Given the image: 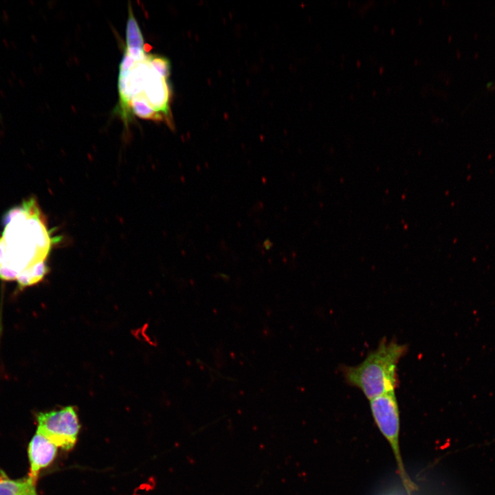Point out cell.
Segmentation results:
<instances>
[{
    "label": "cell",
    "mask_w": 495,
    "mask_h": 495,
    "mask_svg": "<svg viewBox=\"0 0 495 495\" xmlns=\"http://www.w3.org/2000/svg\"><path fill=\"white\" fill-rule=\"evenodd\" d=\"M407 351L406 344L384 338L361 363L343 366V377L349 385L360 389L369 400L395 391L399 384L397 364Z\"/></svg>",
    "instance_id": "cell-3"
},
{
    "label": "cell",
    "mask_w": 495,
    "mask_h": 495,
    "mask_svg": "<svg viewBox=\"0 0 495 495\" xmlns=\"http://www.w3.org/2000/svg\"><path fill=\"white\" fill-rule=\"evenodd\" d=\"M142 32L131 6L126 48L119 67L117 111L127 124L133 116L173 127L170 63L164 56L146 52Z\"/></svg>",
    "instance_id": "cell-1"
},
{
    "label": "cell",
    "mask_w": 495,
    "mask_h": 495,
    "mask_svg": "<svg viewBox=\"0 0 495 495\" xmlns=\"http://www.w3.org/2000/svg\"><path fill=\"white\" fill-rule=\"evenodd\" d=\"M35 485L36 483L28 477L12 480L2 474L0 476V495H28L36 491Z\"/></svg>",
    "instance_id": "cell-7"
},
{
    "label": "cell",
    "mask_w": 495,
    "mask_h": 495,
    "mask_svg": "<svg viewBox=\"0 0 495 495\" xmlns=\"http://www.w3.org/2000/svg\"><path fill=\"white\" fill-rule=\"evenodd\" d=\"M57 446L38 432H36L28 447L30 463L28 478L36 483L39 472L48 466L54 459Z\"/></svg>",
    "instance_id": "cell-6"
},
{
    "label": "cell",
    "mask_w": 495,
    "mask_h": 495,
    "mask_svg": "<svg viewBox=\"0 0 495 495\" xmlns=\"http://www.w3.org/2000/svg\"><path fill=\"white\" fill-rule=\"evenodd\" d=\"M37 432L57 447L70 450L76 444L80 424L75 408L66 406L59 410L40 412L37 417Z\"/></svg>",
    "instance_id": "cell-5"
},
{
    "label": "cell",
    "mask_w": 495,
    "mask_h": 495,
    "mask_svg": "<svg viewBox=\"0 0 495 495\" xmlns=\"http://www.w3.org/2000/svg\"><path fill=\"white\" fill-rule=\"evenodd\" d=\"M28 495H37V494H36V491H35V492H32V493H31V494H28Z\"/></svg>",
    "instance_id": "cell-9"
},
{
    "label": "cell",
    "mask_w": 495,
    "mask_h": 495,
    "mask_svg": "<svg viewBox=\"0 0 495 495\" xmlns=\"http://www.w3.org/2000/svg\"><path fill=\"white\" fill-rule=\"evenodd\" d=\"M56 239L34 198L10 209L0 235V280L15 282L21 289L43 280Z\"/></svg>",
    "instance_id": "cell-2"
},
{
    "label": "cell",
    "mask_w": 495,
    "mask_h": 495,
    "mask_svg": "<svg viewBox=\"0 0 495 495\" xmlns=\"http://www.w3.org/2000/svg\"><path fill=\"white\" fill-rule=\"evenodd\" d=\"M263 246L266 250H270L273 246V243L270 239H266L263 242Z\"/></svg>",
    "instance_id": "cell-8"
},
{
    "label": "cell",
    "mask_w": 495,
    "mask_h": 495,
    "mask_svg": "<svg viewBox=\"0 0 495 495\" xmlns=\"http://www.w3.org/2000/svg\"><path fill=\"white\" fill-rule=\"evenodd\" d=\"M369 401L374 421L391 446L403 485L410 493L415 490V485L405 470L400 454L399 410L395 393H387Z\"/></svg>",
    "instance_id": "cell-4"
}]
</instances>
